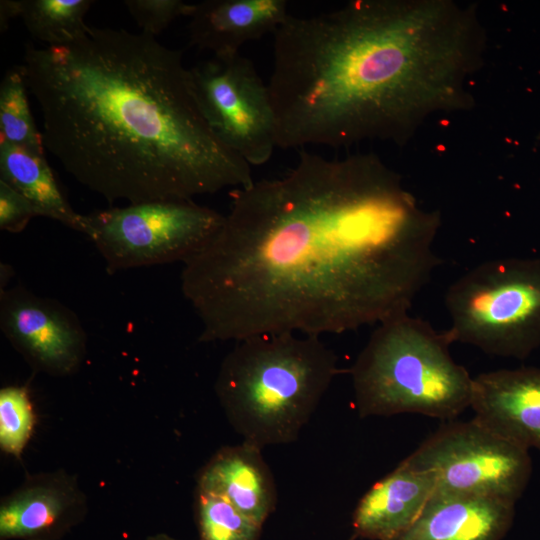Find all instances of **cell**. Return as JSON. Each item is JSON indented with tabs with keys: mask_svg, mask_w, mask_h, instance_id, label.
<instances>
[{
	"mask_svg": "<svg viewBox=\"0 0 540 540\" xmlns=\"http://www.w3.org/2000/svg\"><path fill=\"white\" fill-rule=\"evenodd\" d=\"M27 92L22 67L8 69L0 85V140L45 154L42 135L33 120Z\"/></svg>",
	"mask_w": 540,
	"mask_h": 540,
	"instance_id": "obj_19",
	"label": "cell"
},
{
	"mask_svg": "<svg viewBox=\"0 0 540 540\" xmlns=\"http://www.w3.org/2000/svg\"><path fill=\"white\" fill-rule=\"evenodd\" d=\"M230 196L221 229L180 275L201 342L377 325L408 314L441 263L440 212L373 152L301 149L284 176Z\"/></svg>",
	"mask_w": 540,
	"mask_h": 540,
	"instance_id": "obj_1",
	"label": "cell"
},
{
	"mask_svg": "<svg viewBox=\"0 0 540 540\" xmlns=\"http://www.w3.org/2000/svg\"><path fill=\"white\" fill-rule=\"evenodd\" d=\"M20 17V0H1L0 1V28L5 31L9 22Z\"/></svg>",
	"mask_w": 540,
	"mask_h": 540,
	"instance_id": "obj_24",
	"label": "cell"
},
{
	"mask_svg": "<svg viewBox=\"0 0 540 540\" xmlns=\"http://www.w3.org/2000/svg\"><path fill=\"white\" fill-rule=\"evenodd\" d=\"M514 515L509 501L435 491L415 522L393 540H502Z\"/></svg>",
	"mask_w": 540,
	"mask_h": 540,
	"instance_id": "obj_15",
	"label": "cell"
},
{
	"mask_svg": "<svg viewBox=\"0 0 540 540\" xmlns=\"http://www.w3.org/2000/svg\"><path fill=\"white\" fill-rule=\"evenodd\" d=\"M286 0H207L191 4L190 42L213 56L239 53L248 41L274 34L289 16Z\"/></svg>",
	"mask_w": 540,
	"mask_h": 540,
	"instance_id": "obj_14",
	"label": "cell"
},
{
	"mask_svg": "<svg viewBox=\"0 0 540 540\" xmlns=\"http://www.w3.org/2000/svg\"><path fill=\"white\" fill-rule=\"evenodd\" d=\"M0 328L35 372L70 376L85 360L87 336L77 315L21 285L1 289Z\"/></svg>",
	"mask_w": 540,
	"mask_h": 540,
	"instance_id": "obj_10",
	"label": "cell"
},
{
	"mask_svg": "<svg viewBox=\"0 0 540 540\" xmlns=\"http://www.w3.org/2000/svg\"><path fill=\"white\" fill-rule=\"evenodd\" d=\"M87 511L76 476L60 469L30 474L0 501V540H61Z\"/></svg>",
	"mask_w": 540,
	"mask_h": 540,
	"instance_id": "obj_11",
	"label": "cell"
},
{
	"mask_svg": "<svg viewBox=\"0 0 540 540\" xmlns=\"http://www.w3.org/2000/svg\"><path fill=\"white\" fill-rule=\"evenodd\" d=\"M261 450L245 441L220 448L199 471L195 489L225 498L263 525L275 510L277 488Z\"/></svg>",
	"mask_w": 540,
	"mask_h": 540,
	"instance_id": "obj_16",
	"label": "cell"
},
{
	"mask_svg": "<svg viewBox=\"0 0 540 540\" xmlns=\"http://www.w3.org/2000/svg\"><path fill=\"white\" fill-rule=\"evenodd\" d=\"M473 419L526 449L540 451V368L520 367L473 377Z\"/></svg>",
	"mask_w": 540,
	"mask_h": 540,
	"instance_id": "obj_12",
	"label": "cell"
},
{
	"mask_svg": "<svg viewBox=\"0 0 540 540\" xmlns=\"http://www.w3.org/2000/svg\"><path fill=\"white\" fill-rule=\"evenodd\" d=\"M453 342L524 360L540 347V260L502 258L464 273L444 298Z\"/></svg>",
	"mask_w": 540,
	"mask_h": 540,
	"instance_id": "obj_6",
	"label": "cell"
},
{
	"mask_svg": "<svg viewBox=\"0 0 540 540\" xmlns=\"http://www.w3.org/2000/svg\"><path fill=\"white\" fill-rule=\"evenodd\" d=\"M436 487L433 472L413 469L402 460L358 501L352 514L355 536L395 539L415 522Z\"/></svg>",
	"mask_w": 540,
	"mask_h": 540,
	"instance_id": "obj_13",
	"label": "cell"
},
{
	"mask_svg": "<svg viewBox=\"0 0 540 540\" xmlns=\"http://www.w3.org/2000/svg\"><path fill=\"white\" fill-rule=\"evenodd\" d=\"M124 5L141 32L154 38L176 18L187 17L191 7L182 0H126Z\"/></svg>",
	"mask_w": 540,
	"mask_h": 540,
	"instance_id": "obj_22",
	"label": "cell"
},
{
	"mask_svg": "<svg viewBox=\"0 0 540 540\" xmlns=\"http://www.w3.org/2000/svg\"><path fill=\"white\" fill-rule=\"evenodd\" d=\"M21 67L45 149L110 203L193 200L254 182L207 121L182 52L154 37L89 26L69 44H27Z\"/></svg>",
	"mask_w": 540,
	"mask_h": 540,
	"instance_id": "obj_2",
	"label": "cell"
},
{
	"mask_svg": "<svg viewBox=\"0 0 540 540\" xmlns=\"http://www.w3.org/2000/svg\"><path fill=\"white\" fill-rule=\"evenodd\" d=\"M224 215L193 200H156L93 211L82 232L95 245L109 273L181 261L208 245Z\"/></svg>",
	"mask_w": 540,
	"mask_h": 540,
	"instance_id": "obj_7",
	"label": "cell"
},
{
	"mask_svg": "<svg viewBox=\"0 0 540 540\" xmlns=\"http://www.w3.org/2000/svg\"><path fill=\"white\" fill-rule=\"evenodd\" d=\"M194 514L199 540H259L262 527L225 498L195 489Z\"/></svg>",
	"mask_w": 540,
	"mask_h": 540,
	"instance_id": "obj_20",
	"label": "cell"
},
{
	"mask_svg": "<svg viewBox=\"0 0 540 540\" xmlns=\"http://www.w3.org/2000/svg\"><path fill=\"white\" fill-rule=\"evenodd\" d=\"M436 475L435 491L516 503L532 473L529 451L475 419L442 425L403 460Z\"/></svg>",
	"mask_w": 540,
	"mask_h": 540,
	"instance_id": "obj_8",
	"label": "cell"
},
{
	"mask_svg": "<svg viewBox=\"0 0 540 540\" xmlns=\"http://www.w3.org/2000/svg\"><path fill=\"white\" fill-rule=\"evenodd\" d=\"M190 73L216 135L250 166L265 164L277 148L276 119L268 84L253 62L240 53L213 56Z\"/></svg>",
	"mask_w": 540,
	"mask_h": 540,
	"instance_id": "obj_9",
	"label": "cell"
},
{
	"mask_svg": "<svg viewBox=\"0 0 540 540\" xmlns=\"http://www.w3.org/2000/svg\"><path fill=\"white\" fill-rule=\"evenodd\" d=\"M0 181L27 198L39 216L82 232V217L63 194L45 154L0 140Z\"/></svg>",
	"mask_w": 540,
	"mask_h": 540,
	"instance_id": "obj_17",
	"label": "cell"
},
{
	"mask_svg": "<svg viewBox=\"0 0 540 540\" xmlns=\"http://www.w3.org/2000/svg\"><path fill=\"white\" fill-rule=\"evenodd\" d=\"M273 36L277 147L299 150L404 145L433 114L472 109L487 46L476 5L452 0H354Z\"/></svg>",
	"mask_w": 540,
	"mask_h": 540,
	"instance_id": "obj_3",
	"label": "cell"
},
{
	"mask_svg": "<svg viewBox=\"0 0 540 540\" xmlns=\"http://www.w3.org/2000/svg\"><path fill=\"white\" fill-rule=\"evenodd\" d=\"M91 0H20V18L29 33L48 46L72 43L89 26L85 16Z\"/></svg>",
	"mask_w": 540,
	"mask_h": 540,
	"instance_id": "obj_18",
	"label": "cell"
},
{
	"mask_svg": "<svg viewBox=\"0 0 540 540\" xmlns=\"http://www.w3.org/2000/svg\"><path fill=\"white\" fill-rule=\"evenodd\" d=\"M35 426V412L26 385H9L0 389V448L19 458Z\"/></svg>",
	"mask_w": 540,
	"mask_h": 540,
	"instance_id": "obj_21",
	"label": "cell"
},
{
	"mask_svg": "<svg viewBox=\"0 0 540 540\" xmlns=\"http://www.w3.org/2000/svg\"><path fill=\"white\" fill-rule=\"evenodd\" d=\"M338 373L320 337L256 336L225 356L214 389L234 431L262 449L296 441Z\"/></svg>",
	"mask_w": 540,
	"mask_h": 540,
	"instance_id": "obj_4",
	"label": "cell"
},
{
	"mask_svg": "<svg viewBox=\"0 0 540 540\" xmlns=\"http://www.w3.org/2000/svg\"><path fill=\"white\" fill-rule=\"evenodd\" d=\"M448 332L403 314L377 324L350 369L358 415L416 413L453 420L470 407L473 377Z\"/></svg>",
	"mask_w": 540,
	"mask_h": 540,
	"instance_id": "obj_5",
	"label": "cell"
},
{
	"mask_svg": "<svg viewBox=\"0 0 540 540\" xmlns=\"http://www.w3.org/2000/svg\"><path fill=\"white\" fill-rule=\"evenodd\" d=\"M39 216L32 203L0 181V229L10 233L22 232L33 217Z\"/></svg>",
	"mask_w": 540,
	"mask_h": 540,
	"instance_id": "obj_23",
	"label": "cell"
},
{
	"mask_svg": "<svg viewBox=\"0 0 540 540\" xmlns=\"http://www.w3.org/2000/svg\"><path fill=\"white\" fill-rule=\"evenodd\" d=\"M144 540H181L166 533H157L147 536Z\"/></svg>",
	"mask_w": 540,
	"mask_h": 540,
	"instance_id": "obj_25",
	"label": "cell"
}]
</instances>
